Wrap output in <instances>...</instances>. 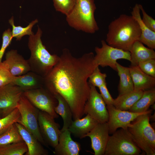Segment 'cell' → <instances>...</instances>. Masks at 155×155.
Segmentation results:
<instances>
[{
	"label": "cell",
	"instance_id": "21",
	"mask_svg": "<svg viewBox=\"0 0 155 155\" xmlns=\"http://www.w3.org/2000/svg\"><path fill=\"white\" fill-rule=\"evenodd\" d=\"M98 123L90 115L87 114L82 118L72 121L68 129L71 134L82 139L90 132Z\"/></svg>",
	"mask_w": 155,
	"mask_h": 155
},
{
	"label": "cell",
	"instance_id": "2",
	"mask_svg": "<svg viewBox=\"0 0 155 155\" xmlns=\"http://www.w3.org/2000/svg\"><path fill=\"white\" fill-rule=\"evenodd\" d=\"M141 34L139 26L134 18L122 14L109 24L106 42L113 47L129 51Z\"/></svg>",
	"mask_w": 155,
	"mask_h": 155
},
{
	"label": "cell",
	"instance_id": "18",
	"mask_svg": "<svg viewBox=\"0 0 155 155\" xmlns=\"http://www.w3.org/2000/svg\"><path fill=\"white\" fill-rule=\"evenodd\" d=\"M11 84L18 86L24 92L44 86V78L30 71L23 75L14 76Z\"/></svg>",
	"mask_w": 155,
	"mask_h": 155
},
{
	"label": "cell",
	"instance_id": "29",
	"mask_svg": "<svg viewBox=\"0 0 155 155\" xmlns=\"http://www.w3.org/2000/svg\"><path fill=\"white\" fill-rule=\"evenodd\" d=\"M38 22L36 19L32 21L26 27H23L20 26H16L14 25L13 17L9 20V22L12 27V34L13 37L16 38L17 40H20L24 36L28 35L29 36L34 34L32 31L33 26Z\"/></svg>",
	"mask_w": 155,
	"mask_h": 155
},
{
	"label": "cell",
	"instance_id": "16",
	"mask_svg": "<svg viewBox=\"0 0 155 155\" xmlns=\"http://www.w3.org/2000/svg\"><path fill=\"white\" fill-rule=\"evenodd\" d=\"M71 133L68 129L61 131L58 142L54 148L53 153L56 155H78L81 145L78 142L73 141Z\"/></svg>",
	"mask_w": 155,
	"mask_h": 155
},
{
	"label": "cell",
	"instance_id": "34",
	"mask_svg": "<svg viewBox=\"0 0 155 155\" xmlns=\"http://www.w3.org/2000/svg\"><path fill=\"white\" fill-rule=\"evenodd\" d=\"M137 66L144 72L155 78V59H151L141 62Z\"/></svg>",
	"mask_w": 155,
	"mask_h": 155
},
{
	"label": "cell",
	"instance_id": "33",
	"mask_svg": "<svg viewBox=\"0 0 155 155\" xmlns=\"http://www.w3.org/2000/svg\"><path fill=\"white\" fill-rule=\"evenodd\" d=\"M3 61L0 62V87L11 83L14 78Z\"/></svg>",
	"mask_w": 155,
	"mask_h": 155
},
{
	"label": "cell",
	"instance_id": "8",
	"mask_svg": "<svg viewBox=\"0 0 155 155\" xmlns=\"http://www.w3.org/2000/svg\"><path fill=\"white\" fill-rule=\"evenodd\" d=\"M101 42V47L96 46L95 48L96 54L94 57V61L97 66L102 67L109 66L117 71V60L123 59L130 61L129 51L111 46L104 40H102Z\"/></svg>",
	"mask_w": 155,
	"mask_h": 155
},
{
	"label": "cell",
	"instance_id": "23",
	"mask_svg": "<svg viewBox=\"0 0 155 155\" xmlns=\"http://www.w3.org/2000/svg\"><path fill=\"white\" fill-rule=\"evenodd\" d=\"M144 91L134 90L129 92L119 95L114 99L113 105L117 109L128 111L140 98Z\"/></svg>",
	"mask_w": 155,
	"mask_h": 155
},
{
	"label": "cell",
	"instance_id": "11",
	"mask_svg": "<svg viewBox=\"0 0 155 155\" xmlns=\"http://www.w3.org/2000/svg\"><path fill=\"white\" fill-rule=\"evenodd\" d=\"M54 119L47 113L39 111L38 120L41 134L47 146L54 148L58 144L61 133L60 125Z\"/></svg>",
	"mask_w": 155,
	"mask_h": 155
},
{
	"label": "cell",
	"instance_id": "7",
	"mask_svg": "<svg viewBox=\"0 0 155 155\" xmlns=\"http://www.w3.org/2000/svg\"><path fill=\"white\" fill-rule=\"evenodd\" d=\"M17 108L21 116L18 123L31 132L42 145L48 147L43 138L39 129L38 119L40 110L29 101L23 94L20 98Z\"/></svg>",
	"mask_w": 155,
	"mask_h": 155
},
{
	"label": "cell",
	"instance_id": "31",
	"mask_svg": "<svg viewBox=\"0 0 155 155\" xmlns=\"http://www.w3.org/2000/svg\"><path fill=\"white\" fill-rule=\"evenodd\" d=\"M56 10L64 14L68 15L74 7L77 0H53Z\"/></svg>",
	"mask_w": 155,
	"mask_h": 155
},
{
	"label": "cell",
	"instance_id": "17",
	"mask_svg": "<svg viewBox=\"0 0 155 155\" xmlns=\"http://www.w3.org/2000/svg\"><path fill=\"white\" fill-rule=\"evenodd\" d=\"M22 139L28 149L26 155H47L48 151L29 131L20 123H15Z\"/></svg>",
	"mask_w": 155,
	"mask_h": 155
},
{
	"label": "cell",
	"instance_id": "20",
	"mask_svg": "<svg viewBox=\"0 0 155 155\" xmlns=\"http://www.w3.org/2000/svg\"><path fill=\"white\" fill-rule=\"evenodd\" d=\"M139 4H136L133 7L131 16L136 20L139 26L141 34L138 40L149 48L155 49V32L148 28L143 22L140 13Z\"/></svg>",
	"mask_w": 155,
	"mask_h": 155
},
{
	"label": "cell",
	"instance_id": "32",
	"mask_svg": "<svg viewBox=\"0 0 155 155\" xmlns=\"http://www.w3.org/2000/svg\"><path fill=\"white\" fill-rule=\"evenodd\" d=\"M106 74L102 73L99 66H97L89 77L88 83L96 87L99 88L106 83Z\"/></svg>",
	"mask_w": 155,
	"mask_h": 155
},
{
	"label": "cell",
	"instance_id": "12",
	"mask_svg": "<svg viewBox=\"0 0 155 155\" xmlns=\"http://www.w3.org/2000/svg\"><path fill=\"white\" fill-rule=\"evenodd\" d=\"M109 119L108 124L109 133L112 134L119 128L127 129L128 125L140 115L146 113H151L152 110H148L143 113H135L128 111H123L116 108L113 105L106 106Z\"/></svg>",
	"mask_w": 155,
	"mask_h": 155
},
{
	"label": "cell",
	"instance_id": "24",
	"mask_svg": "<svg viewBox=\"0 0 155 155\" xmlns=\"http://www.w3.org/2000/svg\"><path fill=\"white\" fill-rule=\"evenodd\" d=\"M57 100L58 104L55 106V112L62 117L63 121V125L61 131H63L68 129L72 121L73 114L69 105L65 100L60 94H53Z\"/></svg>",
	"mask_w": 155,
	"mask_h": 155
},
{
	"label": "cell",
	"instance_id": "25",
	"mask_svg": "<svg viewBox=\"0 0 155 155\" xmlns=\"http://www.w3.org/2000/svg\"><path fill=\"white\" fill-rule=\"evenodd\" d=\"M116 67L117 71L119 77L118 86L119 95L134 90L133 84L129 67L123 66L117 62Z\"/></svg>",
	"mask_w": 155,
	"mask_h": 155
},
{
	"label": "cell",
	"instance_id": "9",
	"mask_svg": "<svg viewBox=\"0 0 155 155\" xmlns=\"http://www.w3.org/2000/svg\"><path fill=\"white\" fill-rule=\"evenodd\" d=\"M23 94L40 111L47 113L55 119L59 117L55 110L58 104L57 100L44 86L24 91Z\"/></svg>",
	"mask_w": 155,
	"mask_h": 155
},
{
	"label": "cell",
	"instance_id": "19",
	"mask_svg": "<svg viewBox=\"0 0 155 155\" xmlns=\"http://www.w3.org/2000/svg\"><path fill=\"white\" fill-rule=\"evenodd\" d=\"M129 71L134 90L144 91L155 88V78L142 71L138 66H130Z\"/></svg>",
	"mask_w": 155,
	"mask_h": 155
},
{
	"label": "cell",
	"instance_id": "30",
	"mask_svg": "<svg viewBox=\"0 0 155 155\" xmlns=\"http://www.w3.org/2000/svg\"><path fill=\"white\" fill-rule=\"evenodd\" d=\"M21 116L17 108L5 116L0 118V135L11 125L20 121Z\"/></svg>",
	"mask_w": 155,
	"mask_h": 155
},
{
	"label": "cell",
	"instance_id": "13",
	"mask_svg": "<svg viewBox=\"0 0 155 155\" xmlns=\"http://www.w3.org/2000/svg\"><path fill=\"white\" fill-rule=\"evenodd\" d=\"M24 92L19 87L11 83L0 87V110L4 116L17 108Z\"/></svg>",
	"mask_w": 155,
	"mask_h": 155
},
{
	"label": "cell",
	"instance_id": "1",
	"mask_svg": "<svg viewBox=\"0 0 155 155\" xmlns=\"http://www.w3.org/2000/svg\"><path fill=\"white\" fill-rule=\"evenodd\" d=\"M91 52L79 58L73 57L64 49L59 60L44 78V86L53 95L58 94L67 102L73 120L82 118L89 97L90 86L87 82L97 66Z\"/></svg>",
	"mask_w": 155,
	"mask_h": 155
},
{
	"label": "cell",
	"instance_id": "35",
	"mask_svg": "<svg viewBox=\"0 0 155 155\" xmlns=\"http://www.w3.org/2000/svg\"><path fill=\"white\" fill-rule=\"evenodd\" d=\"M12 32L9 28L4 32L2 35V42L0 49V62H2L3 55L7 48L11 43L13 38Z\"/></svg>",
	"mask_w": 155,
	"mask_h": 155
},
{
	"label": "cell",
	"instance_id": "10",
	"mask_svg": "<svg viewBox=\"0 0 155 155\" xmlns=\"http://www.w3.org/2000/svg\"><path fill=\"white\" fill-rule=\"evenodd\" d=\"M89 84L90 94L84 106V114L89 115L99 123L107 122L109 115L106 104L96 87Z\"/></svg>",
	"mask_w": 155,
	"mask_h": 155
},
{
	"label": "cell",
	"instance_id": "28",
	"mask_svg": "<svg viewBox=\"0 0 155 155\" xmlns=\"http://www.w3.org/2000/svg\"><path fill=\"white\" fill-rule=\"evenodd\" d=\"M28 151L27 146L24 141L0 146V155H23Z\"/></svg>",
	"mask_w": 155,
	"mask_h": 155
},
{
	"label": "cell",
	"instance_id": "37",
	"mask_svg": "<svg viewBox=\"0 0 155 155\" xmlns=\"http://www.w3.org/2000/svg\"><path fill=\"white\" fill-rule=\"evenodd\" d=\"M100 94L106 105H113L114 99L112 97L107 87L106 83L98 88Z\"/></svg>",
	"mask_w": 155,
	"mask_h": 155
},
{
	"label": "cell",
	"instance_id": "27",
	"mask_svg": "<svg viewBox=\"0 0 155 155\" xmlns=\"http://www.w3.org/2000/svg\"><path fill=\"white\" fill-rule=\"evenodd\" d=\"M23 141L15 123L0 135V146Z\"/></svg>",
	"mask_w": 155,
	"mask_h": 155
},
{
	"label": "cell",
	"instance_id": "14",
	"mask_svg": "<svg viewBox=\"0 0 155 155\" xmlns=\"http://www.w3.org/2000/svg\"><path fill=\"white\" fill-rule=\"evenodd\" d=\"M109 128L107 122L98 123L85 137L91 139V148L95 155H104L108 140Z\"/></svg>",
	"mask_w": 155,
	"mask_h": 155
},
{
	"label": "cell",
	"instance_id": "6",
	"mask_svg": "<svg viewBox=\"0 0 155 155\" xmlns=\"http://www.w3.org/2000/svg\"><path fill=\"white\" fill-rule=\"evenodd\" d=\"M142 151L127 129L121 128L110 136L104 155H138Z\"/></svg>",
	"mask_w": 155,
	"mask_h": 155
},
{
	"label": "cell",
	"instance_id": "15",
	"mask_svg": "<svg viewBox=\"0 0 155 155\" xmlns=\"http://www.w3.org/2000/svg\"><path fill=\"white\" fill-rule=\"evenodd\" d=\"M4 61L13 76L21 75L31 71L27 60L18 54L16 50H11L7 52Z\"/></svg>",
	"mask_w": 155,
	"mask_h": 155
},
{
	"label": "cell",
	"instance_id": "36",
	"mask_svg": "<svg viewBox=\"0 0 155 155\" xmlns=\"http://www.w3.org/2000/svg\"><path fill=\"white\" fill-rule=\"evenodd\" d=\"M139 7L143 15L142 19L143 22L149 29L155 32V20L146 13L142 5L139 4Z\"/></svg>",
	"mask_w": 155,
	"mask_h": 155
},
{
	"label": "cell",
	"instance_id": "22",
	"mask_svg": "<svg viewBox=\"0 0 155 155\" xmlns=\"http://www.w3.org/2000/svg\"><path fill=\"white\" fill-rule=\"evenodd\" d=\"M129 52L131 66H137L141 62L151 59H155L154 49L146 47L138 40L133 44Z\"/></svg>",
	"mask_w": 155,
	"mask_h": 155
},
{
	"label": "cell",
	"instance_id": "4",
	"mask_svg": "<svg viewBox=\"0 0 155 155\" xmlns=\"http://www.w3.org/2000/svg\"><path fill=\"white\" fill-rule=\"evenodd\" d=\"M94 0H77L71 12L66 16L68 25L78 31L94 34L99 29L94 17Z\"/></svg>",
	"mask_w": 155,
	"mask_h": 155
},
{
	"label": "cell",
	"instance_id": "5",
	"mask_svg": "<svg viewBox=\"0 0 155 155\" xmlns=\"http://www.w3.org/2000/svg\"><path fill=\"white\" fill-rule=\"evenodd\" d=\"M151 114L137 117L128 125L127 129L142 151L147 155H155V131L150 123Z\"/></svg>",
	"mask_w": 155,
	"mask_h": 155
},
{
	"label": "cell",
	"instance_id": "3",
	"mask_svg": "<svg viewBox=\"0 0 155 155\" xmlns=\"http://www.w3.org/2000/svg\"><path fill=\"white\" fill-rule=\"evenodd\" d=\"M42 31L38 26L35 34L30 36L28 46L31 53L27 60L31 71L44 77L59 60V57L51 54L43 44L41 39Z\"/></svg>",
	"mask_w": 155,
	"mask_h": 155
},
{
	"label": "cell",
	"instance_id": "38",
	"mask_svg": "<svg viewBox=\"0 0 155 155\" xmlns=\"http://www.w3.org/2000/svg\"><path fill=\"white\" fill-rule=\"evenodd\" d=\"M4 117V116L2 112L0 110V118Z\"/></svg>",
	"mask_w": 155,
	"mask_h": 155
},
{
	"label": "cell",
	"instance_id": "26",
	"mask_svg": "<svg viewBox=\"0 0 155 155\" xmlns=\"http://www.w3.org/2000/svg\"><path fill=\"white\" fill-rule=\"evenodd\" d=\"M155 102V88L144 91L140 98L128 111L135 113L145 112Z\"/></svg>",
	"mask_w": 155,
	"mask_h": 155
}]
</instances>
